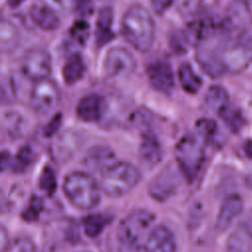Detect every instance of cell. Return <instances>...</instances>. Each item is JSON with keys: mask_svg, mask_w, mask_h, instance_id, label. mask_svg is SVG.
Returning a JSON list of instances; mask_svg holds the SVG:
<instances>
[{"mask_svg": "<svg viewBox=\"0 0 252 252\" xmlns=\"http://www.w3.org/2000/svg\"><path fill=\"white\" fill-rule=\"evenodd\" d=\"M200 44L196 60L203 71L212 78L225 74H238L252 63V36L244 32L213 39Z\"/></svg>", "mask_w": 252, "mask_h": 252, "instance_id": "6da1fadb", "label": "cell"}, {"mask_svg": "<svg viewBox=\"0 0 252 252\" xmlns=\"http://www.w3.org/2000/svg\"><path fill=\"white\" fill-rule=\"evenodd\" d=\"M124 39L139 52H149L156 38V24L153 16L141 4L131 5L124 13L120 24Z\"/></svg>", "mask_w": 252, "mask_h": 252, "instance_id": "7a4b0ae2", "label": "cell"}, {"mask_svg": "<svg viewBox=\"0 0 252 252\" xmlns=\"http://www.w3.org/2000/svg\"><path fill=\"white\" fill-rule=\"evenodd\" d=\"M63 193L76 209L87 211L97 206L100 190L95 179L85 171H72L66 174L62 184Z\"/></svg>", "mask_w": 252, "mask_h": 252, "instance_id": "3957f363", "label": "cell"}, {"mask_svg": "<svg viewBox=\"0 0 252 252\" xmlns=\"http://www.w3.org/2000/svg\"><path fill=\"white\" fill-rule=\"evenodd\" d=\"M206 143L196 134H186L177 142L174 149L176 163L184 178L192 183L203 168Z\"/></svg>", "mask_w": 252, "mask_h": 252, "instance_id": "277c9868", "label": "cell"}, {"mask_svg": "<svg viewBox=\"0 0 252 252\" xmlns=\"http://www.w3.org/2000/svg\"><path fill=\"white\" fill-rule=\"evenodd\" d=\"M141 178L138 168L127 161H115L102 173L100 188L109 197H121L133 190Z\"/></svg>", "mask_w": 252, "mask_h": 252, "instance_id": "5b68a950", "label": "cell"}, {"mask_svg": "<svg viewBox=\"0 0 252 252\" xmlns=\"http://www.w3.org/2000/svg\"><path fill=\"white\" fill-rule=\"evenodd\" d=\"M155 215L146 209H134L121 220L118 227L120 244L143 247L153 229Z\"/></svg>", "mask_w": 252, "mask_h": 252, "instance_id": "8992f818", "label": "cell"}, {"mask_svg": "<svg viewBox=\"0 0 252 252\" xmlns=\"http://www.w3.org/2000/svg\"><path fill=\"white\" fill-rule=\"evenodd\" d=\"M61 93L56 82L47 78L33 83L30 94V106L39 115L54 110L60 102Z\"/></svg>", "mask_w": 252, "mask_h": 252, "instance_id": "52a82bcc", "label": "cell"}, {"mask_svg": "<svg viewBox=\"0 0 252 252\" xmlns=\"http://www.w3.org/2000/svg\"><path fill=\"white\" fill-rule=\"evenodd\" d=\"M20 70L26 79L33 83L47 79L52 71L50 53L42 47L30 48L21 59Z\"/></svg>", "mask_w": 252, "mask_h": 252, "instance_id": "ba28073f", "label": "cell"}, {"mask_svg": "<svg viewBox=\"0 0 252 252\" xmlns=\"http://www.w3.org/2000/svg\"><path fill=\"white\" fill-rule=\"evenodd\" d=\"M62 0H34L30 8L32 22L41 31L52 32L62 23Z\"/></svg>", "mask_w": 252, "mask_h": 252, "instance_id": "9c48e42d", "label": "cell"}, {"mask_svg": "<svg viewBox=\"0 0 252 252\" xmlns=\"http://www.w3.org/2000/svg\"><path fill=\"white\" fill-rule=\"evenodd\" d=\"M102 67L107 77L115 78L133 73L137 67V60L129 49L114 46L105 53Z\"/></svg>", "mask_w": 252, "mask_h": 252, "instance_id": "30bf717a", "label": "cell"}, {"mask_svg": "<svg viewBox=\"0 0 252 252\" xmlns=\"http://www.w3.org/2000/svg\"><path fill=\"white\" fill-rule=\"evenodd\" d=\"M179 178L172 165L163 167L152 180L149 186V194L158 202H163L171 197L177 190Z\"/></svg>", "mask_w": 252, "mask_h": 252, "instance_id": "8fae6325", "label": "cell"}, {"mask_svg": "<svg viewBox=\"0 0 252 252\" xmlns=\"http://www.w3.org/2000/svg\"><path fill=\"white\" fill-rule=\"evenodd\" d=\"M146 73L151 86L158 92L169 94L174 89V73L165 60H157L148 65Z\"/></svg>", "mask_w": 252, "mask_h": 252, "instance_id": "7c38bea8", "label": "cell"}, {"mask_svg": "<svg viewBox=\"0 0 252 252\" xmlns=\"http://www.w3.org/2000/svg\"><path fill=\"white\" fill-rule=\"evenodd\" d=\"M176 242L172 231L163 224H158L151 230L145 245L144 252H175Z\"/></svg>", "mask_w": 252, "mask_h": 252, "instance_id": "4fadbf2b", "label": "cell"}, {"mask_svg": "<svg viewBox=\"0 0 252 252\" xmlns=\"http://www.w3.org/2000/svg\"><path fill=\"white\" fill-rule=\"evenodd\" d=\"M243 209V201L238 194L227 196L222 202L216 220V228L219 231L226 230L233 220L240 215Z\"/></svg>", "mask_w": 252, "mask_h": 252, "instance_id": "5bb4252c", "label": "cell"}, {"mask_svg": "<svg viewBox=\"0 0 252 252\" xmlns=\"http://www.w3.org/2000/svg\"><path fill=\"white\" fill-rule=\"evenodd\" d=\"M113 11L109 6L99 9L94 29V39L97 47H102L109 43L115 36L113 32Z\"/></svg>", "mask_w": 252, "mask_h": 252, "instance_id": "9a60e30c", "label": "cell"}, {"mask_svg": "<svg viewBox=\"0 0 252 252\" xmlns=\"http://www.w3.org/2000/svg\"><path fill=\"white\" fill-rule=\"evenodd\" d=\"M103 109V99L97 94H90L83 96L76 108L77 116L84 122L93 123L97 122Z\"/></svg>", "mask_w": 252, "mask_h": 252, "instance_id": "2e32d148", "label": "cell"}, {"mask_svg": "<svg viewBox=\"0 0 252 252\" xmlns=\"http://www.w3.org/2000/svg\"><path fill=\"white\" fill-rule=\"evenodd\" d=\"M114 159V153L109 147L96 145L88 151L84 161L90 169L102 173L109 165L115 162Z\"/></svg>", "mask_w": 252, "mask_h": 252, "instance_id": "e0dca14e", "label": "cell"}, {"mask_svg": "<svg viewBox=\"0 0 252 252\" xmlns=\"http://www.w3.org/2000/svg\"><path fill=\"white\" fill-rule=\"evenodd\" d=\"M139 156L147 167L156 166L161 159V149L158 138L152 133L147 132L142 136Z\"/></svg>", "mask_w": 252, "mask_h": 252, "instance_id": "ac0fdd59", "label": "cell"}, {"mask_svg": "<svg viewBox=\"0 0 252 252\" xmlns=\"http://www.w3.org/2000/svg\"><path fill=\"white\" fill-rule=\"evenodd\" d=\"M21 41V34L13 22L2 18L0 23V47L3 54L15 51Z\"/></svg>", "mask_w": 252, "mask_h": 252, "instance_id": "d6986e66", "label": "cell"}, {"mask_svg": "<svg viewBox=\"0 0 252 252\" xmlns=\"http://www.w3.org/2000/svg\"><path fill=\"white\" fill-rule=\"evenodd\" d=\"M86 69V64L82 55L78 51L72 52L62 68V77L65 83L71 86L84 77Z\"/></svg>", "mask_w": 252, "mask_h": 252, "instance_id": "ffe728a7", "label": "cell"}, {"mask_svg": "<svg viewBox=\"0 0 252 252\" xmlns=\"http://www.w3.org/2000/svg\"><path fill=\"white\" fill-rule=\"evenodd\" d=\"M206 105L218 114L229 106V95L227 91L220 85L211 86L205 95Z\"/></svg>", "mask_w": 252, "mask_h": 252, "instance_id": "44dd1931", "label": "cell"}, {"mask_svg": "<svg viewBox=\"0 0 252 252\" xmlns=\"http://www.w3.org/2000/svg\"><path fill=\"white\" fill-rule=\"evenodd\" d=\"M178 80L182 89L188 94H196L202 87V80L195 72L192 65L183 62L178 68Z\"/></svg>", "mask_w": 252, "mask_h": 252, "instance_id": "7402d4cb", "label": "cell"}, {"mask_svg": "<svg viewBox=\"0 0 252 252\" xmlns=\"http://www.w3.org/2000/svg\"><path fill=\"white\" fill-rule=\"evenodd\" d=\"M252 238L246 229L240 224L227 238L226 252H251Z\"/></svg>", "mask_w": 252, "mask_h": 252, "instance_id": "603a6c76", "label": "cell"}, {"mask_svg": "<svg viewBox=\"0 0 252 252\" xmlns=\"http://www.w3.org/2000/svg\"><path fill=\"white\" fill-rule=\"evenodd\" d=\"M109 216L100 213L90 214L82 220L84 232L89 237H95L103 231V229L109 223Z\"/></svg>", "mask_w": 252, "mask_h": 252, "instance_id": "cb8c5ba5", "label": "cell"}, {"mask_svg": "<svg viewBox=\"0 0 252 252\" xmlns=\"http://www.w3.org/2000/svg\"><path fill=\"white\" fill-rule=\"evenodd\" d=\"M35 154L32 148L29 145L23 146L16 156L13 158L12 169L16 172H23L27 170L34 161Z\"/></svg>", "mask_w": 252, "mask_h": 252, "instance_id": "d4e9b609", "label": "cell"}, {"mask_svg": "<svg viewBox=\"0 0 252 252\" xmlns=\"http://www.w3.org/2000/svg\"><path fill=\"white\" fill-rule=\"evenodd\" d=\"M90 35V26L84 20L76 21L69 30V40L71 45L82 47L85 45Z\"/></svg>", "mask_w": 252, "mask_h": 252, "instance_id": "484cf974", "label": "cell"}, {"mask_svg": "<svg viewBox=\"0 0 252 252\" xmlns=\"http://www.w3.org/2000/svg\"><path fill=\"white\" fill-rule=\"evenodd\" d=\"M2 252H35V246L29 237L19 236L2 247Z\"/></svg>", "mask_w": 252, "mask_h": 252, "instance_id": "4316f807", "label": "cell"}, {"mask_svg": "<svg viewBox=\"0 0 252 252\" xmlns=\"http://www.w3.org/2000/svg\"><path fill=\"white\" fill-rule=\"evenodd\" d=\"M217 125L215 121L207 118L200 119L196 123V130L195 133L206 143H210L216 134Z\"/></svg>", "mask_w": 252, "mask_h": 252, "instance_id": "83f0119b", "label": "cell"}, {"mask_svg": "<svg viewBox=\"0 0 252 252\" xmlns=\"http://www.w3.org/2000/svg\"><path fill=\"white\" fill-rule=\"evenodd\" d=\"M56 174L54 170L49 167L45 166L40 174L39 177V187L42 191H44L48 196H52L56 190Z\"/></svg>", "mask_w": 252, "mask_h": 252, "instance_id": "f1b7e54d", "label": "cell"}, {"mask_svg": "<svg viewBox=\"0 0 252 252\" xmlns=\"http://www.w3.org/2000/svg\"><path fill=\"white\" fill-rule=\"evenodd\" d=\"M43 210V201L38 196H32L23 212V219L29 222L35 221Z\"/></svg>", "mask_w": 252, "mask_h": 252, "instance_id": "f546056e", "label": "cell"}, {"mask_svg": "<svg viewBox=\"0 0 252 252\" xmlns=\"http://www.w3.org/2000/svg\"><path fill=\"white\" fill-rule=\"evenodd\" d=\"M17 95V88L15 80L10 75L2 76L1 83V98L3 103H10L15 100Z\"/></svg>", "mask_w": 252, "mask_h": 252, "instance_id": "4dcf8cb0", "label": "cell"}, {"mask_svg": "<svg viewBox=\"0 0 252 252\" xmlns=\"http://www.w3.org/2000/svg\"><path fill=\"white\" fill-rule=\"evenodd\" d=\"M219 115L231 131L237 132L241 129L243 124L242 116L238 111L230 108V106H228Z\"/></svg>", "mask_w": 252, "mask_h": 252, "instance_id": "1f68e13d", "label": "cell"}, {"mask_svg": "<svg viewBox=\"0 0 252 252\" xmlns=\"http://www.w3.org/2000/svg\"><path fill=\"white\" fill-rule=\"evenodd\" d=\"M176 9L183 17H192L196 15L202 7L203 0H175Z\"/></svg>", "mask_w": 252, "mask_h": 252, "instance_id": "d6a6232c", "label": "cell"}, {"mask_svg": "<svg viewBox=\"0 0 252 252\" xmlns=\"http://www.w3.org/2000/svg\"><path fill=\"white\" fill-rule=\"evenodd\" d=\"M3 127L7 126L6 128H3L7 131V134L9 135H15L17 134V131H19V126L22 124V119L18 113L15 112H6L3 115Z\"/></svg>", "mask_w": 252, "mask_h": 252, "instance_id": "836d02e7", "label": "cell"}, {"mask_svg": "<svg viewBox=\"0 0 252 252\" xmlns=\"http://www.w3.org/2000/svg\"><path fill=\"white\" fill-rule=\"evenodd\" d=\"M75 11L81 16L90 15L93 12L94 0H72Z\"/></svg>", "mask_w": 252, "mask_h": 252, "instance_id": "e575fe53", "label": "cell"}, {"mask_svg": "<svg viewBox=\"0 0 252 252\" xmlns=\"http://www.w3.org/2000/svg\"><path fill=\"white\" fill-rule=\"evenodd\" d=\"M174 1L175 0H151L154 11L158 15L164 14L171 7Z\"/></svg>", "mask_w": 252, "mask_h": 252, "instance_id": "d590c367", "label": "cell"}, {"mask_svg": "<svg viewBox=\"0 0 252 252\" xmlns=\"http://www.w3.org/2000/svg\"><path fill=\"white\" fill-rule=\"evenodd\" d=\"M60 122H61V115L58 114L56 116H54L50 122L48 123V125L45 126L44 128V135L45 136H51L55 133V131L58 129L59 125H60Z\"/></svg>", "mask_w": 252, "mask_h": 252, "instance_id": "8d00e7d4", "label": "cell"}, {"mask_svg": "<svg viewBox=\"0 0 252 252\" xmlns=\"http://www.w3.org/2000/svg\"><path fill=\"white\" fill-rule=\"evenodd\" d=\"M12 161H13V158L11 157L10 153L7 151H3L1 154V168H2V170L4 171L8 168H11Z\"/></svg>", "mask_w": 252, "mask_h": 252, "instance_id": "74e56055", "label": "cell"}, {"mask_svg": "<svg viewBox=\"0 0 252 252\" xmlns=\"http://www.w3.org/2000/svg\"><path fill=\"white\" fill-rule=\"evenodd\" d=\"M252 238V210L249 211L240 223Z\"/></svg>", "mask_w": 252, "mask_h": 252, "instance_id": "f35d334b", "label": "cell"}, {"mask_svg": "<svg viewBox=\"0 0 252 252\" xmlns=\"http://www.w3.org/2000/svg\"><path fill=\"white\" fill-rule=\"evenodd\" d=\"M118 252H144V248L143 247L120 244Z\"/></svg>", "mask_w": 252, "mask_h": 252, "instance_id": "ab89813d", "label": "cell"}, {"mask_svg": "<svg viewBox=\"0 0 252 252\" xmlns=\"http://www.w3.org/2000/svg\"><path fill=\"white\" fill-rule=\"evenodd\" d=\"M243 151L245 153V155L252 159V141L248 140L244 143L243 145Z\"/></svg>", "mask_w": 252, "mask_h": 252, "instance_id": "60d3db41", "label": "cell"}, {"mask_svg": "<svg viewBox=\"0 0 252 252\" xmlns=\"http://www.w3.org/2000/svg\"><path fill=\"white\" fill-rule=\"evenodd\" d=\"M26 0H7V5L11 9H17L19 8Z\"/></svg>", "mask_w": 252, "mask_h": 252, "instance_id": "b9f144b4", "label": "cell"}, {"mask_svg": "<svg viewBox=\"0 0 252 252\" xmlns=\"http://www.w3.org/2000/svg\"><path fill=\"white\" fill-rule=\"evenodd\" d=\"M79 252H90V251H79Z\"/></svg>", "mask_w": 252, "mask_h": 252, "instance_id": "7bdbcfd3", "label": "cell"}]
</instances>
